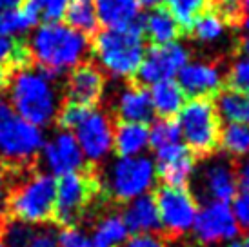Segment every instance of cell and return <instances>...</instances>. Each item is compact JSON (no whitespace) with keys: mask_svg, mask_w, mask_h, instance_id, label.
Instances as JSON below:
<instances>
[{"mask_svg":"<svg viewBox=\"0 0 249 247\" xmlns=\"http://www.w3.org/2000/svg\"><path fill=\"white\" fill-rule=\"evenodd\" d=\"M9 9H13V7L9 6L6 0H0V22H2V18L6 17V13L9 11Z\"/></svg>","mask_w":249,"mask_h":247,"instance_id":"obj_44","label":"cell"},{"mask_svg":"<svg viewBox=\"0 0 249 247\" xmlns=\"http://www.w3.org/2000/svg\"><path fill=\"white\" fill-rule=\"evenodd\" d=\"M157 182V169L151 158L118 157L107 167L104 176V189L117 202H131L142 194H147Z\"/></svg>","mask_w":249,"mask_h":247,"instance_id":"obj_7","label":"cell"},{"mask_svg":"<svg viewBox=\"0 0 249 247\" xmlns=\"http://www.w3.org/2000/svg\"><path fill=\"white\" fill-rule=\"evenodd\" d=\"M78 147L84 155V160L91 164L104 162L113 151V125L109 117L89 107L82 120L73 127Z\"/></svg>","mask_w":249,"mask_h":247,"instance_id":"obj_10","label":"cell"},{"mask_svg":"<svg viewBox=\"0 0 249 247\" xmlns=\"http://www.w3.org/2000/svg\"><path fill=\"white\" fill-rule=\"evenodd\" d=\"M9 106L24 120L36 127H48L60 111V93L56 76L40 68L22 66L7 80Z\"/></svg>","mask_w":249,"mask_h":247,"instance_id":"obj_1","label":"cell"},{"mask_svg":"<svg viewBox=\"0 0 249 247\" xmlns=\"http://www.w3.org/2000/svg\"><path fill=\"white\" fill-rule=\"evenodd\" d=\"M28 247H58L56 246V234L51 229H35Z\"/></svg>","mask_w":249,"mask_h":247,"instance_id":"obj_38","label":"cell"},{"mask_svg":"<svg viewBox=\"0 0 249 247\" xmlns=\"http://www.w3.org/2000/svg\"><path fill=\"white\" fill-rule=\"evenodd\" d=\"M97 18L106 28H125L139 22V0H95Z\"/></svg>","mask_w":249,"mask_h":247,"instance_id":"obj_21","label":"cell"},{"mask_svg":"<svg viewBox=\"0 0 249 247\" xmlns=\"http://www.w3.org/2000/svg\"><path fill=\"white\" fill-rule=\"evenodd\" d=\"M187 58L189 53L180 42L151 46L145 49L144 58L137 71L140 84L153 86L164 80H173V76L178 75L180 69L187 64Z\"/></svg>","mask_w":249,"mask_h":247,"instance_id":"obj_11","label":"cell"},{"mask_svg":"<svg viewBox=\"0 0 249 247\" xmlns=\"http://www.w3.org/2000/svg\"><path fill=\"white\" fill-rule=\"evenodd\" d=\"M233 200L235 202H233L231 209H233V214H235L238 226L249 229V193H242Z\"/></svg>","mask_w":249,"mask_h":247,"instance_id":"obj_37","label":"cell"},{"mask_svg":"<svg viewBox=\"0 0 249 247\" xmlns=\"http://www.w3.org/2000/svg\"><path fill=\"white\" fill-rule=\"evenodd\" d=\"M44 142L40 127L24 120L0 98V160L11 169L26 167L40 155Z\"/></svg>","mask_w":249,"mask_h":247,"instance_id":"obj_4","label":"cell"},{"mask_svg":"<svg viewBox=\"0 0 249 247\" xmlns=\"http://www.w3.org/2000/svg\"><path fill=\"white\" fill-rule=\"evenodd\" d=\"M115 113L120 122L147 124L155 117L149 91L140 84H127L115 98Z\"/></svg>","mask_w":249,"mask_h":247,"instance_id":"obj_18","label":"cell"},{"mask_svg":"<svg viewBox=\"0 0 249 247\" xmlns=\"http://www.w3.org/2000/svg\"><path fill=\"white\" fill-rule=\"evenodd\" d=\"M214 107L226 122L249 124V91H222L216 95Z\"/></svg>","mask_w":249,"mask_h":247,"instance_id":"obj_24","label":"cell"},{"mask_svg":"<svg viewBox=\"0 0 249 247\" xmlns=\"http://www.w3.org/2000/svg\"><path fill=\"white\" fill-rule=\"evenodd\" d=\"M244 247H249V234H248V238H246V242H244Z\"/></svg>","mask_w":249,"mask_h":247,"instance_id":"obj_49","label":"cell"},{"mask_svg":"<svg viewBox=\"0 0 249 247\" xmlns=\"http://www.w3.org/2000/svg\"><path fill=\"white\" fill-rule=\"evenodd\" d=\"M242 28H244V31H246V35L249 36V15L244 18V22H242Z\"/></svg>","mask_w":249,"mask_h":247,"instance_id":"obj_46","label":"cell"},{"mask_svg":"<svg viewBox=\"0 0 249 247\" xmlns=\"http://www.w3.org/2000/svg\"><path fill=\"white\" fill-rule=\"evenodd\" d=\"M33 231H35L33 226L18 222L15 218L11 222L0 224V236H2L6 247H28Z\"/></svg>","mask_w":249,"mask_h":247,"instance_id":"obj_33","label":"cell"},{"mask_svg":"<svg viewBox=\"0 0 249 247\" xmlns=\"http://www.w3.org/2000/svg\"><path fill=\"white\" fill-rule=\"evenodd\" d=\"M0 247H6V244H4V240H2V236H0Z\"/></svg>","mask_w":249,"mask_h":247,"instance_id":"obj_50","label":"cell"},{"mask_svg":"<svg viewBox=\"0 0 249 247\" xmlns=\"http://www.w3.org/2000/svg\"><path fill=\"white\" fill-rule=\"evenodd\" d=\"M228 80H229L231 89L249 91V56H246V55L240 56V58L231 66Z\"/></svg>","mask_w":249,"mask_h":247,"instance_id":"obj_35","label":"cell"},{"mask_svg":"<svg viewBox=\"0 0 249 247\" xmlns=\"http://www.w3.org/2000/svg\"><path fill=\"white\" fill-rule=\"evenodd\" d=\"M7 80H9V73H7L6 68L0 66V93L7 88Z\"/></svg>","mask_w":249,"mask_h":247,"instance_id":"obj_42","label":"cell"},{"mask_svg":"<svg viewBox=\"0 0 249 247\" xmlns=\"http://www.w3.org/2000/svg\"><path fill=\"white\" fill-rule=\"evenodd\" d=\"M89 236L84 233L80 227L68 226L56 234V246L58 247H89Z\"/></svg>","mask_w":249,"mask_h":247,"instance_id":"obj_36","label":"cell"},{"mask_svg":"<svg viewBox=\"0 0 249 247\" xmlns=\"http://www.w3.org/2000/svg\"><path fill=\"white\" fill-rule=\"evenodd\" d=\"M89 247H102V246H97V244H93V242H91V244H89Z\"/></svg>","mask_w":249,"mask_h":247,"instance_id":"obj_51","label":"cell"},{"mask_svg":"<svg viewBox=\"0 0 249 247\" xmlns=\"http://www.w3.org/2000/svg\"><path fill=\"white\" fill-rule=\"evenodd\" d=\"M91 49L88 35L60 22H44L33 31L28 44L29 56L51 75H62L84 64Z\"/></svg>","mask_w":249,"mask_h":247,"instance_id":"obj_2","label":"cell"},{"mask_svg":"<svg viewBox=\"0 0 249 247\" xmlns=\"http://www.w3.org/2000/svg\"><path fill=\"white\" fill-rule=\"evenodd\" d=\"M218 144L231 157H248L249 155V124L228 122L220 129Z\"/></svg>","mask_w":249,"mask_h":247,"instance_id":"obj_27","label":"cell"},{"mask_svg":"<svg viewBox=\"0 0 249 247\" xmlns=\"http://www.w3.org/2000/svg\"><path fill=\"white\" fill-rule=\"evenodd\" d=\"M235 175L238 189H242V193H249V155L238 164Z\"/></svg>","mask_w":249,"mask_h":247,"instance_id":"obj_40","label":"cell"},{"mask_svg":"<svg viewBox=\"0 0 249 247\" xmlns=\"http://www.w3.org/2000/svg\"><path fill=\"white\" fill-rule=\"evenodd\" d=\"M56 180L49 173H31L18 182L7 196V211L11 218L35 226L53 216Z\"/></svg>","mask_w":249,"mask_h":247,"instance_id":"obj_5","label":"cell"},{"mask_svg":"<svg viewBox=\"0 0 249 247\" xmlns=\"http://www.w3.org/2000/svg\"><path fill=\"white\" fill-rule=\"evenodd\" d=\"M198 187H200L202 194L211 202L229 204L238 191L235 167L224 158L211 160L202 167Z\"/></svg>","mask_w":249,"mask_h":247,"instance_id":"obj_16","label":"cell"},{"mask_svg":"<svg viewBox=\"0 0 249 247\" xmlns=\"http://www.w3.org/2000/svg\"><path fill=\"white\" fill-rule=\"evenodd\" d=\"M127 231L135 234H155L160 231V218L155 196L149 193L127 202L124 213L120 214Z\"/></svg>","mask_w":249,"mask_h":247,"instance_id":"obj_19","label":"cell"},{"mask_svg":"<svg viewBox=\"0 0 249 247\" xmlns=\"http://www.w3.org/2000/svg\"><path fill=\"white\" fill-rule=\"evenodd\" d=\"M226 26H228V22L224 20L214 9H206L193 22L191 31L196 36V40L204 42V44H213V42H216L218 38L224 36Z\"/></svg>","mask_w":249,"mask_h":247,"instance_id":"obj_28","label":"cell"},{"mask_svg":"<svg viewBox=\"0 0 249 247\" xmlns=\"http://www.w3.org/2000/svg\"><path fill=\"white\" fill-rule=\"evenodd\" d=\"M228 247H244V244H242V242L233 240V242H229V246H228Z\"/></svg>","mask_w":249,"mask_h":247,"instance_id":"obj_47","label":"cell"},{"mask_svg":"<svg viewBox=\"0 0 249 247\" xmlns=\"http://www.w3.org/2000/svg\"><path fill=\"white\" fill-rule=\"evenodd\" d=\"M129 236V231L125 227L120 214H107L98 220L93 234V244L102 247H118L124 246Z\"/></svg>","mask_w":249,"mask_h":247,"instance_id":"obj_26","label":"cell"},{"mask_svg":"<svg viewBox=\"0 0 249 247\" xmlns=\"http://www.w3.org/2000/svg\"><path fill=\"white\" fill-rule=\"evenodd\" d=\"M240 231L233 209L224 202H209L198 209L193 224L196 240L204 246H213L222 242H233Z\"/></svg>","mask_w":249,"mask_h":247,"instance_id":"obj_12","label":"cell"},{"mask_svg":"<svg viewBox=\"0 0 249 247\" xmlns=\"http://www.w3.org/2000/svg\"><path fill=\"white\" fill-rule=\"evenodd\" d=\"M64 17L68 20V26L84 35L95 33L98 28L95 0H70Z\"/></svg>","mask_w":249,"mask_h":247,"instance_id":"obj_25","label":"cell"},{"mask_svg":"<svg viewBox=\"0 0 249 247\" xmlns=\"http://www.w3.org/2000/svg\"><path fill=\"white\" fill-rule=\"evenodd\" d=\"M155 202L159 209L160 229H164L167 234L180 236L193 229L198 206L186 187L164 184L155 194Z\"/></svg>","mask_w":249,"mask_h":247,"instance_id":"obj_9","label":"cell"},{"mask_svg":"<svg viewBox=\"0 0 249 247\" xmlns=\"http://www.w3.org/2000/svg\"><path fill=\"white\" fill-rule=\"evenodd\" d=\"M211 0H167V11L173 15V18L182 31L191 29L193 22L208 9Z\"/></svg>","mask_w":249,"mask_h":247,"instance_id":"obj_30","label":"cell"},{"mask_svg":"<svg viewBox=\"0 0 249 247\" xmlns=\"http://www.w3.org/2000/svg\"><path fill=\"white\" fill-rule=\"evenodd\" d=\"M7 196H9V191H7L6 176H4V173L0 171V216L7 209Z\"/></svg>","mask_w":249,"mask_h":247,"instance_id":"obj_41","label":"cell"},{"mask_svg":"<svg viewBox=\"0 0 249 247\" xmlns=\"http://www.w3.org/2000/svg\"><path fill=\"white\" fill-rule=\"evenodd\" d=\"M177 117L182 142L193 155L206 157L218 147L220 117L211 98H191Z\"/></svg>","mask_w":249,"mask_h":247,"instance_id":"obj_6","label":"cell"},{"mask_svg":"<svg viewBox=\"0 0 249 247\" xmlns=\"http://www.w3.org/2000/svg\"><path fill=\"white\" fill-rule=\"evenodd\" d=\"M104 73L95 64H80L71 69L70 78L66 82L68 102L93 107L104 95Z\"/></svg>","mask_w":249,"mask_h":247,"instance_id":"obj_17","label":"cell"},{"mask_svg":"<svg viewBox=\"0 0 249 247\" xmlns=\"http://www.w3.org/2000/svg\"><path fill=\"white\" fill-rule=\"evenodd\" d=\"M242 7L249 11V0H242Z\"/></svg>","mask_w":249,"mask_h":247,"instance_id":"obj_48","label":"cell"},{"mask_svg":"<svg viewBox=\"0 0 249 247\" xmlns=\"http://www.w3.org/2000/svg\"><path fill=\"white\" fill-rule=\"evenodd\" d=\"M93 55L106 73L117 78L137 75L144 58V33L139 22L125 28H106L91 44Z\"/></svg>","mask_w":249,"mask_h":247,"instance_id":"obj_3","label":"cell"},{"mask_svg":"<svg viewBox=\"0 0 249 247\" xmlns=\"http://www.w3.org/2000/svg\"><path fill=\"white\" fill-rule=\"evenodd\" d=\"M149 96H151L153 111L155 115H160V118L177 117L186 104V95L175 80L153 84Z\"/></svg>","mask_w":249,"mask_h":247,"instance_id":"obj_23","label":"cell"},{"mask_svg":"<svg viewBox=\"0 0 249 247\" xmlns=\"http://www.w3.org/2000/svg\"><path fill=\"white\" fill-rule=\"evenodd\" d=\"M124 247H167V246L157 234H135L133 238L125 240Z\"/></svg>","mask_w":249,"mask_h":247,"instance_id":"obj_39","label":"cell"},{"mask_svg":"<svg viewBox=\"0 0 249 247\" xmlns=\"http://www.w3.org/2000/svg\"><path fill=\"white\" fill-rule=\"evenodd\" d=\"M178 142H182L180 129L177 122L171 118H160L149 127V145L155 151L166 145L178 144Z\"/></svg>","mask_w":249,"mask_h":247,"instance_id":"obj_32","label":"cell"},{"mask_svg":"<svg viewBox=\"0 0 249 247\" xmlns=\"http://www.w3.org/2000/svg\"><path fill=\"white\" fill-rule=\"evenodd\" d=\"M140 6H147V7H157V6H162L164 2L167 0H139Z\"/></svg>","mask_w":249,"mask_h":247,"instance_id":"obj_43","label":"cell"},{"mask_svg":"<svg viewBox=\"0 0 249 247\" xmlns=\"http://www.w3.org/2000/svg\"><path fill=\"white\" fill-rule=\"evenodd\" d=\"M24 4L36 15L38 20L58 22L66 13L70 0H24Z\"/></svg>","mask_w":249,"mask_h":247,"instance_id":"obj_34","label":"cell"},{"mask_svg":"<svg viewBox=\"0 0 249 247\" xmlns=\"http://www.w3.org/2000/svg\"><path fill=\"white\" fill-rule=\"evenodd\" d=\"M149 147L147 124L120 122L113 127V149L118 157H139Z\"/></svg>","mask_w":249,"mask_h":247,"instance_id":"obj_20","label":"cell"},{"mask_svg":"<svg viewBox=\"0 0 249 247\" xmlns=\"http://www.w3.org/2000/svg\"><path fill=\"white\" fill-rule=\"evenodd\" d=\"M180 89L191 98H211L222 91L224 76L216 64L187 62L178 73Z\"/></svg>","mask_w":249,"mask_h":247,"instance_id":"obj_15","label":"cell"},{"mask_svg":"<svg viewBox=\"0 0 249 247\" xmlns=\"http://www.w3.org/2000/svg\"><path fill=\"white\" fill-rule=\"evenodd\" d=\"M142 33L153 42V46L177 42L182 29L166 7L157 6L142 20Z\"/></svg>","mask_w":249,"mask_h":247,"instance_id":"obj_22","label":"cell"},{"mask_svg":"<svg viewBox=\"0 0 249 247\" xmlns=\"http://www.w3.org/2000/svg\"><path fill=\"white\" fill-rule=\"evenodd\" d=\"M29 51L28 46L20 44L18 40H15L13 36H6V35H0V66L2 68H22V66H28L29 62Z\"/></svg>","mask_w":249,"mask_h":247,"instance_id":"obj_31","label":"cell"},{"mask_svg":"<svg viewBox=\"0 0 249 247\" xmlns=\"http://www.w3.org/2000/svg\"><path fill=\"white\" fill-rule=\"evenodd\" d=\"M240 49H242V53L246 56H249V36H246L242 40V44H240Z\"/></svg>","mask_w":249,"mask_h":247,"instance_id":"obj_45","label":"cell"},{"mask_svg":"<svg viewBox=\"0 0 249 247\" xmlns=\"http://www.w3.org/2000/svg\"><path fill=\"white\" fill-rule=\"evenodd\" d=\"M40 158L51 176H64L70 173L82 171L86 164L75 135L66 129L56 131L48 142H44Z\"/></svg>","mask_w":249,"mask_h":247,"instance_id":"obj_13","label":"cell"},{"mask_svg":"<svg viewBox=\"0 0 249 247\" xmlns=\"http://www.w3.org/2000/svg\"><path fill=\"white\" fill-rule=\"evenodd\" d=\"M155 169L157 176L164 180L166 185L186 187L195 173V155L186 147L184 142L171 144L157 149Z\"/></svg>","mask_w":249,"mask_h":247,"instance_id":"obj_14","label":"cell"},{"mask_svg":"<svg viewBox=\"0 0 249 247\" xmlns=\"http://www.w3.org/2000/svg\"><path fill=\"white\" fill-rule=\"evenodd\" d=\"M100 191L97 178L86 171H76L58 176L56 180L53 218L60 226H76L86 216L89 204Z\"/></svg>","mask_w":249,"mask_h":247,"instance_id":"obj_8","label":"cell"},{"mask_svg":"<svg viewBox=\"0 0 249 247\" xmlns=\"http://www.w3.org/2000/svg\"><path fill=\"white\" fill-rule=\"evenodd\" d=\"M36 15L29 9L26 4H22L20 7L9 9L6 17L0 22V35L6 36H18V35L28 33L29 29H33L36 26Z\"/></svg>","mask_w":249,"mask_h":247,"instance_id":"obj_29","label":"cell"}]
</instances>
